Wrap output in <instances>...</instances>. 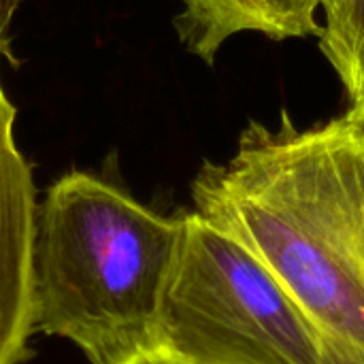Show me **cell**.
Segmentation results:
<instances>
[{
	"label": "cell",
	"instance_id": "1",
	"mask_svg": "<svg viewBox=\"0 0 364 364\" xmlns=\"http://www.w3.org/2000/svg\"><path fill=\"white\" fill-rule=\"evenodd\" d=\"M194 211L250 250L339 364H364V267L324 124L252 122L228 162H205Z\"/></svg>",
	"mask_w": 364,
	"mask_h": 364
},
{
	"label": "cell",
	"instance_id": "2",
	"mask_svg": "<svg viewBox=\"0 0 364 364\" xmlns=\"http://www.w3.org/2000/svg\"><path fill=\"white\" fill-rule=\"evenodd\" d=\"M181 232L183 215L156 213L96 175L60 177L36 220V326L90 364L154 350Z\"/></svg>",
	"mask_w": 364,
	"mask_h": 364
},
{
	"label": "cell",
	"instance_id": "3",
	"mask_svg": "<svg viewBox=\"0 0 364 364\" xmlns=\"http://www.w3.org/2000/svg\"><path fill=\"white\" fill-rule=\"evenodd\" d=\"M154 350L177 364H339L275 275L196 211L183 213Z\"/></svg>",
	"mask_w": 364,
	"mask_h": 364
},
{
	"label": "cell",
	"instance_id": "4",
	"mask_svg": "<svg viewBox=\"0 0 364 364\" xmlns=\"http://www.w3.org/2000/svg\"><path fill=\"white\" fill-rule=\"evenodd\" d=\"M0 83V364H19L36 328V190Z\"/></svg>",
	"mask_w": 364,
	"mask_h": 364
},
{
	"label": "cell",
	"instance_id": "5",
	"mask_svg": "<svg viewBox=\"0 0 364 364\" xmlns=\"http://www.w3.org/2000/svg\"><path fill=\"white\" fill-rule=\"evenodd\" d=\"M175 19L181 43L213 64L226 41L243 32L264 34L273 41L318 34L316 13L320 0H179Z\"/></svg>",
	"mask_w": 364,
	"mask_h": 364
},
{
	"label": "cell",
	"instance_id": "6",
	"mask_svg": "<svg viewBox=\"0 0 364 364\" xmlns=\"http://www.w3.org/2000/svg\"><path fill=\"white\" fill-rule=\"evenodd\" d=\"M318 41L352 98V109H364V0H337L324 9Z\"/></svg>",
	"mask_w": 364,
	"mask_h": 364
},
{
	"label": "cell",
	"instance_id": "7",
	"mask_svg": "<svg viewBox=\"0 0 364 364\" xmlns=\"http://www.w3.org/2000/svg\"><path fill=\"white\" fill-rule=\"evenodd\" d=\"M324 132L339 173L356 252L364 267V132L348 113L324 124Z\"/></svg>",
	"mask_w": 364,
	"mask_h": 364
},
{
	"label": "cell",
	"instance_id": "8",
	"mask_svg": "<svg viewBox=\"0 0 364 364\" xmlns=\"http://www.w3.org/2000/svg\"><path fill=\"white\" fill-rule=\"evenodd\" d=\"M21 0H0V58L4 55L9 47V30L13 23V17L17 15Z\"/></svg>",
	"mask_w": 364,
	"mask_h": 364
},
{
	"label": "cell",
	"instance_id": "9",
	"mask_svg": "<svg viewBox=\"0 0 364 364\" xmlns=\"http://www.w3.org/2000/svg\"><path fill=\"white\" fill-rule=\"evenodd\" d=\"M119 364H177L175 360H171L166 354H162V352H158V350H149V352H141V354H136V356H132V358H128V360H124V363Z\"/></svg>",
	"mask_w": 364,
	"mask_h": 364
},
{
	"label": "cell",
	"instance_id": "10",
	"mask_svg": "<svg viewBox=\"0 0 364 364\" xmlns=\"http://www.w3.org/2000/svg\"><path fill=\"white\" fill-rule=\"evenodd\" d=\"M348 115H350V117H352V119H354V122L360 126V130L364 132V109H360V111H356V109H350V111H348Z\"/></svg>",
	"mask_w": 364,
	"mask_h": 364
},
{
	"label": "cell",
	"instance_id": "11",
	"mask_svg": "<svg viewBox=\"0 0 364 364\" xmlns=\"http://www.w3.org/2000/svg\"><path fill=\"white\" fill-rule=\"evenodd\" d=\"M337 0H320V9H328V6H333Z\"/></svg>",
	"mask_w": 364,
	"mask_h": 364
}]
</instances>
